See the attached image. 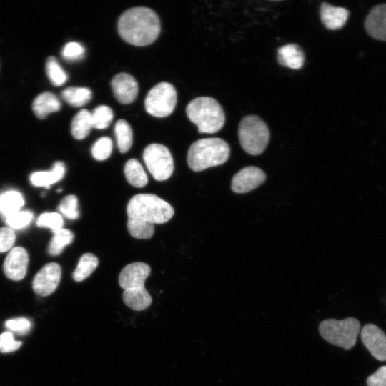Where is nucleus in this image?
Segmentation results:
<instances>
[{"label": "nucleus", "instance_id": "1", "mask_svg": "<svg viewBox=\"0 0 386 386\" xmlns=\"http://www.w3.org/2000/svg\"><path fill=\"white\" fill-rule=\"evenodd\" d=\"M127 229L133 237L147 239L154 233L155 224H164L174 215L170 204L152 194L132 197L127 207Z\"/></svg>", "mask_w": 386, "mask_h": 386}, {"label": "nucleus", "instance_id": "26", "mask_svg": "<svg viewBox=\"0 0 386 386\" xmlns=\"http://www.w3.org/2000/svg\"><path fill=\"white\" fill-rule=\"evenodd\" d=\"M114 133L119 152H127L133 142V133L130 125L124 119H119L115 124Z\"/></svg>", "mask_w": 386, "mask_h": 386}, {"label": "nucleus", "instance_id": "23", "mask_svg": "<svg viewBox=\"0 0 386 386\" xmlns=\"http://www.w3.org/2000/svg\"><path fill=\"white\" fill-rule=\"evenodd\" d=\"M99 265V259L91 253H85L79 259L78 264L72 274L73 279L81 282L88 278Z\"/></svg>", "mask_w": 386, "mask_h": 386}, {"label": "nucleus", "instance_id": "19", "mask_svg": "<svg viewBox=\"0 0 386 386\" xmlns=\"http://www.w3.org/2000/svg\"><path fill=\"white\" fill-rule=\"evenodd\" d=\"M61 109V102L56 95L51 92H43L34 99L32 109L39 119L46 118L50 113Z\"/></svg>", "mask_w": 386, "mask_h": 386}, {"label": "nucleus", "instance_id": "10", "mask_svg": "<svg viewBox=\"0 0 386 386\" xmlns=\"http://www.w3.org/2000/svg\"><path fill=\"white\" fill-rule=\"evenodd\" d=\"M151 272L144 262H133L124 267L119 276V286L124 290L144 289V282Z\"/></svg>", "mask_w": 386, "mask_h": 386}, {"label": "nucleus", "instance_id": "9", "mask_svg": "<svg viewBox=\"0 0 386 386\" xmlns=\"http://www.w3.org/2000/svg\"><path fill=\"white\" fill-rule=\"evenodd\" d=\"M61 277V269L59 264L49 262L44 265L35 275L32 288L36 294L45 297L53 293L58 287Z\"/></svg>", "mask_w": 386, "mask_h": 386}, {"label": "nucleus", "instance_id": "30", "mask_svg": "<svg viewBox=\"0 0 386 386\" xmlns=\"http://www.w3.org/2000/svg\"><path fill=\"white\" fill-rule=\"evenodd\" d=\"M36 224L39 227L50 229L54 233L63 228L64 219L59 213L45 212L38 217Z\"/></svg>", "mask_w": 386, "mask_h": 386}, {"label": "nucleus", "instance_id": "33", "mask_svg": "<svg viewBox=\"0 0 386 386\" xmlns=\"http://www.w3.org/2000/svg\"><path fill=\"white\" fill-rule=\"evenodd\" d=\"M5 327L11 332H15L20 335L28 334L31 328L30 320L25 317H17L7 320Z\"/></svg>", "mask_w": 386, "mask_h": 386}, {"label": "nucleus", "instance_id": "13", "mask_svg": "<svg viewBox=\"0 0 386 386\" xmlns=\"http://www.w3.org/2000/svg\"><path fill=\"white\" fill-rule=\"evenodd\" d=\"M265 179L266 174L261 169L249 166L242 169L233 177L231 187L236 193H245L261 185Z\"/></svg>", "mask_w": 386, "mask_h": 386}, {"label": "nucleus", "instance_id": "8", "mask_svg": "<svg viewBox=\"0 0 386 386\" xmlns=\"http://www.w3.org/2000/svg\"><path fill=\"white\" fill-rule=\"evenodd\" d=\"M144 162L153 178L157 181L168 179L174 171V160L165 146L154 143L143 152Z\"/></svg>", "mask_w": 386, "mask_h": 386}, {"label": "nucleus", "instance_id": "24", "mask_svg": "<svg viewBox=\"0 0 386 386\" xmlns=\"http://www.w3.org/2000/svg\"><path fill=\"white\" fill-rule=\"evenodd\" d=\"M61 97L74 107H81L91 99V91L86 87L71 86L64 89Z\"/></svg>", "mask_w": 386, "mask_h": 386}, {"label": "nucleus", "instance_id": "4", "mask_svg": "<svg viewBox=\"0 0 386 386\" xmlns=\"http://www.w3.org/2000/svg\"><path fill=\"white\" fill-rule=\"evenodd\" d=\"M186 112L188 118L197 127L200 133H215L224 124L223 109L212 97L200 96L192 99L187 104Z\"/></svg>", "mask_w": 386, "mask_h": 386}, {"label": "nucleus", "instance_id": "35", "mask_svg": "<svg viewBox=\"0 0 386 386\" xmlns=\"http://www.w3.org/2000/svg\"><path fill=\"white\" fill-rule=\"evenodd\" d=\"M21 345V342L16 341L14 335L6 331L0 335V352L2 353L12 352L17 350Z\"/></svg>", "mask_w": 386, "mask_h": 386}, {"label": "nucleus", "instance_id": "15", "mask_svg": "<svg viewBox=\"0 0 386 386\" xmlns=\"http://www.w3.org/2000/svg\"><path fill=\"white\" fill-rule=\"evenodd\" d=\"M365 28L372 38L386 41V4L374 6L367 14Z\"/></svg>", "mask_w": 386, "mask_h": 386}, {"label": "nucleus", "instance_id": "31", "mask_svg": "<svg viewBox=\"0 0 386 386\" xmlns=\"http://www.w3.org/2000/svg\"><path fill=\"white\" fill-rule=\"evenodd\" d=\"M112 151V141L108 137H102L97 139L91 147L92 157L98 161L108 159Z\"/></svg>", "mask_w": 386, "mask_h": 386}, {"label": "nucleus", "instance_id": "22", "mask_svg": "<svg viewBox=\"0 0 386 386\" xmlns=\"http://www.w3.org/2000/svg\"><path fill=\"white\" fill-rule=\"evenodd\" d=\"M24 204V197L17 191L9 190L0 194V214L4 218L21 210Z\"/></svg>", "mask_w": 386, "mask_h": 386}, {"label": "nucleus", "instance_id": "29", "mask_svg": "<svg viewBox=\"0 0 386 386\" xmlns=\"http://www.w3.org/2000/svg\"><path fill=\"white\" fill-rule=\"evenodd\" d=\"M58 209L64 217L71 220L77 219L80 216L78 199L74 194L64 197L59 204Z\"/></svg>", "mask_w": 386, "mask_h": 386}, {"label": "nucleus", "instance_id": "3", "mask_svg": "<svg viewBox=\"0 0 386 386\" xmlns=\"http://www.w3.org/2000/svg\"><path fill=\"white\" fill-rule=\"evenodd\" d=\"M229 153V147L222 139H201L190 146L187 154V164L193 171H202L224 164L228 159Z\"/></svg>", "mask_w": 386, "mask_h": 386}, {"label": "nucleus", "instance_id": "6", "mask_svg": "<svg viewBox=\"0 0 386 386\" xmlns=\"http://www.w3.org/2000/svg\"><path fill=\"white\" fill-rule=\"evenodd\" d=\"M238 136L243 149L249 154L262 153L269 139V131L265 122L259 117L248 115L240 122Z\"/></svg>", "mask_w": 386, "mask_h": 386}, {"label": "nucleus", "instance_id": "27", "mask_svg": "<svg viewBox=\"0 0 386 386\" xmlns=\"http://www.w3.org/2000/svg\"><path fill=\"white\" fill-rule=\"evenodd\" d=\"M46 71L50 81L56 86L65 84L68 76L54 56H49L46 63Z\"/></svg>", "mask_w": 386, "mask_h": 386}, {"label": "nucleus", "instance_id": "18", "mask_svg": "<svg viewBox=\"0 0 386 386\" xmlns=\"http://www.w3.org/2000/svg\"><path fill=\"white\" fill-rule=\"evenodd\" d=\"M277 60L279 64L283 66L299 69L303 66L305 55L298 45L290 44L279 48Z\"/></svg>", "mask_w": 386, "mask_h": 386}, {"label": "nucleus", "instance_id": "17", "mask_svg": "<svg viewBox=\"0 0 386 386\" xmlns=\"http://www.w3.org/2000/svg\"><path fill=\"white\" fill-rule=\"evenodd\" d=\"M66 172L64 162L58 161L54 162L52 168L47 171H38L33 172L29 177L30 182L34 187H45L49 188L51 184L61 180Z\"/></svg>", "mask_w": 386, "mask_h": 386}, {"label": "nucleus", "instance_id": "2", "mask_svg": "<svg viewBox=\"0 0 386 386\" xmlns=\"http://www.w3.org/2000/svg\"><path fill=\"white\" fill-rule=\"evenodd\" d=\"M119 36L134 46H147L153 43L160 32V21L157 14L144 6L131 8L119 18Z\"/></svg>", "mask_w": 386, "mask_h": 386}, {"label": "nucleus", "instance_id": "20", "mask_svg": "<svg viewBox=\"0 0 386 386\" xmlns=\"http://www.w3.org/2000/svg\"><path fill=\"white\" fill-rule=\"evenodd\" d=\"M93 128L91 113L85 109L78 112L71 124V133L76 139L86 138Z\"/></svg>", "mask_w": 386, "mask_h": 386}, {"label": "nucleus", "instance_id": "28", "mask_svg": "<svg viewBox=\"0 0 386 386\" xmlns=\"http://www.w3.org/2000/svg\"><path fill=\"white\" fill-rule=\"evenodd\" d=\"M113 117V112L109 107L101 105L96 107L91 113L93 127L97 129L107 128L110 125Z\"/></svg>", "mask_w": 386, "mask_h": 386}, {"label": "nucleus", "instance_id": "16", "mask_svg": "<svg viewBox=\"0 0 386 386\" xmlns=\"http://www.w3.org/2000/svg\"><path fill=\"white\" fill-rule=\"evenodd\" d=\"M348 16L349 11L345 8L334 6L325 2L321 4V21L328 29H341L345 24Z\"/></svg>", "mask_w": 386, "mask_h": 386}, {"label": "nucleus", "instance_id": "5", "mask_svg": "<svg viewBox=\"0 0 386 386\" xmlns=\"http://www.w3.org/2000/svg\"><path fill=\"white\" fill-rule=\"evenodd\" d=\"M360 323L354 317L341 320L326 319L319 325V332L327 342L345 350L352 348L360 332Z\"/></svg>", "mask_w": 386, "mask_h": 386}, {"label": "nucleus", "instance_id": "25", "mask_svg": "<svg viewBox=\"0 0 386 386\" xmlns=\"http://www.w3.org/2000/svg\"><path fill=\"white\" fill-rule=\"evenodd\" d=\"M53 234L49 244L48 253L51 256H58L67 245L72 243L74 235L71 230L64 228H61Z\"/></svg>", "mask_w": 386, "mask_h": 386}, {"label": "nucleus", "instance_id": "12", "mask_svg": "<svg viewBox=\"0 0 386 386\" xmlns=\"http://www.w3.org/2000/svg\"><path fill=\"white\" fill-rule=\"evenodd\" d=\"M29 264L27 251L22 247L12 248L4 262V272L11 280L19 281L26 274Z\"/></svg>", "mask_w": 386, "mask_h": 386}, {"label": "nucleus", "instance_id": "37", "mask_svg": "<svg viewBox=\"0 0 386 386\" xmlns=\"http://www.w3.org/2000/svg\"><path fill=\"white\" fill-rule=\"evenodd\" d=\"M367 386H386V365L380 367L366 380Z\"/></svg>", "mask_w": 386, "mask_h": 386}, {"label": "nucleus", "instance_id": "36", "mask_svg": "<svg viewBox=\"0 0 386 386\" xmlns=\"http://www.w3.org/2000/svg\"><path fill=\"white\" fill-rule=\"evenodd\" d=\"M16 239L14 229L9 227L0 228V252L10 250Z\"/></svg>", "mask_w": 386, "mask_h": 386}, {"label": "nucleus", "instance_id": "34", "mask_svg": "<svg viewBox=\"0 0 386 386\" xmlns=\"http://www.w3.org/2000/svg\"><path fill=\"white\" fill-rule=\"evenodd\" d=\"M84 46L76 41H71L65 44L62 49V56L67 61H78L84 56Z\"/></svg>", "mask_w": 386, "mask_h": 386}, {"label": "nucleus", "instance_id": "7", "mask_svg": "<svg viewBox=\"0 0 386 386\" xmlns=\"http://www.w3.org/2000/svg\"><path fill=\"white\" fill-rule=\"evenodd\" d=\"M177 104V91L168 82H161L151 89L146 96L147 112L156 117H165L174 111Z\"/></svg>", "mask_w": 386, "mask_h": 386}, {"label": "nucleus", "instance_id": "21", "mask_svg": "<svg viewBox=\"0 0 386 386\" xmlns=\"http://www.w3.org/2000/svg\"><path fill=\"white\" fill-rule=\"evenodd\" d=\"M124 171L127 182L132 186L142 188L148 183L147 175L142 165L137 159H129L125 164Z\"/></svg>", "mask_w": 386, "mask_h": 386}, {"label": "nucleus", "instance_id": "11", "mask_svg": "<svg viewBox=\"0 0 386 386\" xmlns=\"http://www.w3.org/2000/svg\"><path fill=\"white\" fill-rule=\"evenodd\" d=\"M363 345L372 357L379 361L386 360V335L374 324L365 325L360 333Z\"/></svg>", "mask_w": 386, "mask_h": 386}, {"label": "nucleus", "instance_id": "14", "mask_svg": "<svg viewBox=\"0 0 386 386\" xmlns=\"http://www.w3.org/2000/svg\"><path fill=\"white\" fill-rule=\"evenodd\" d=\"M111 86L115 98L122 104L133 102L138 94L136 79L127 73L117 74L112 79Z\"/></svg>", "mask_w": 386, "mask_h": 386}, {"label": "nucleus", "instance_id": "32", "mask_svg": "<svg viewBox=\"0 0 386 386\" xmlns=\"http://www.w3.org/2000/svg\"><path fill=\"white\" fill-rule=\"evenodd\" d=\"M33 213L28 210H19L6 217L5 221L9 228L21 229L26 227L33 219Z\"/></svg>", "mask_w": 386, "mask_h": 386}]
</instances>
